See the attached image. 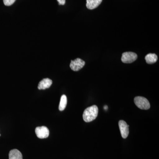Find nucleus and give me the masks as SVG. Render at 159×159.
<instances>
[{"label":"nucleus","instance_id":"1","mask_svg":"<svg viewBox=\"0 0 159 159\" xmlns=\"http://www.w3.org/2000/svg\"><path fill=\"white\" fill-rule=\"evenodd\" d=\"M98 114V107L96 105H93L86 109L83 114V118L85 122H91L97 118Z\"/></svg>","mask_w":159,"mask_h":159},{"label":"nucleus","instance_id":"2","mask_svg":"<svg viewBox=\"0 0 159 159\" xmlns=\"http://www.w3.org/2000/svg\"><path fill=\"white\" fill-rule=\"evenodd\" d=\"M134 102L137 107L142 110H148L150 108V104L148 99L144 97H135Z\"/></svg>","mask_w":159,"mask_h":159},{"label":"nucleus","instance_id":"3","mask_svg":"<svg viewBox=\"0 0 159 159\" xmlns=\"http://www.w3.org/2000/svg\"><path fill=\"white\" fill-rule=\"evenodd\" d=\"M138 55L132 52H124L122 54L121 60L124 63H131L136 60Z\"/></svg>","mask_w":159,"mask_h":159},{"label":"nucleus","instance_id":"4","mask_svg":"<svg viewBox=\"0 0 159 159\" xmlns=\"http://www.w3.org/2000/svg\"><path fill=\"white\" fill-rule=\"evenodd\" d=\"M85 62L84 61L78 58L74 61L71 60L70 64V67L72 70L78 71L83 68L85 65Z\"/></svg>","mask_w":159,"mask_h":159},{"label":"nucleus","instance_id":"5","mask_svg":"<svg viewBox=\"0 0 159 159\" xmlns=\"http://www.w3.org/2000/svg\"><path fill=\"white\" fill-rule=\"evenodd\" d=\"M35 132L38 138L40 139H46L48 137L49 135V129L44 126L36 127Z\"/></svg>","mask_w":159,"mask_h":159},{"label":"nucleus","instance_id":"6","mask_svg":"<svg viewBox=\"0 0 159 159\" xmlns=\"http://www.w3.org/2000/svg\"><path fill=\"white\" fill-rule=\"evenodd\" d=\"M119 125L122 138L124 139H126L129 134V125H127V123L123 120H120L119 121Z\"/></svg>","mask_w":159,"mask_h":159},{"label":"nucleus","instance_id":"7","mask_svg":"<svg viewBox=\"0 0 159 159\" xmlns=\"http://www.w3.org/2000/svg\"><path fill=\"white\" fill-rule=\"evenodd\" d=\"M52 84V80L49 78H45L40 81L38 88L39 90L48 89Z\"/></svg>","mask_w":159,"mask_h":159},{"label":"nucleus","instance_id":"8","mask_svg":"<svg viewBox=\"0 0 159 159\" xmlns=\"http://www.w3.org/2000/svg\"><path fill=\"white\" fill-rule=\"evenodd\" d=\"M102 0H86V7L92 10L97 8L102 2Z\"/></svg>","mask_w":159,"mask_h":159},{"label":"nucleus","instance_id":"9","mask_svg":"<svg viewBox=\"0 0 159 159\" xmlns=\"http://www.w3.org/2000/svg\"><path fill=\"white\" fill-rule=\"evenodd\" d=\"M9 159H23L22 155L17 149H12L9 152Z\"/></svg>","mask_w":159,"mask_h":159},{"label":"nucleus","instance_id":"10","mask_svg":"<svg viewBox=\"0 0 159 159\" xmlns=\"http://www.w3.org/2000/svg\"><path fill=\"white\" fill-rule=\"evenodd\" d=\"M157 56L155 54H148L145 56L146 62L148 64H152L157 62Z\"/></svg>","mask_w":159,"mask_h":159},{"label":"nucleus","instance_id":"11","mask_svg":"<svg viewBox=\"0 0 159 159\" xmlns=\"http://www.w3.org/2000/svg\"><path fill=\"white\" fill-rule=\"evenodd\" d=\"M67 103V99L65 95H63L61 97L59 105V110L60 111L64 110Z\"/></svg>","mask_w":159,"mask_h":159},{"label":"nucleus","instance_id":"12","mask_svg":"<svg viewBox=\"0 0 159 159\" xmlns=\"http://www.w3.org/2000/svg\"><path fill=\"white\" fill-rule=\"evenodd\" d=\"M16 0H3L4 5L6 6H10L15 2Z\"/></svg>","mask_w":159,"mask_h":159},{"label":"nucleus","instance_id":"13","mask_svg":"<svg viewBox=\"0 0 159 159\" xmlns=\"http://www.w3.org/2000/svg\"><path fill=\"white\" fill-rule=\"evenodd\" d=\"M59 5H64L66 3V0H57Z\"/></svg>","mask_w":159,"mask_h":159},{"label":"nucleus","instance_id":"14","mask_svg":"<svg viewBox=\"0 0 159 159\" xmlns=\"http://www.w3.org/2000/svg\"><path fill=\"white\" fill-rule=\"evenodd\" d=\"M104 109L105 110H107V109H108V107H107V106H105L104 107Z\"/></svg>","mask_w":159,"mask_h":159},{"label":"nucleus","instance_id":"15","mask_svg":"<svg viewBox=\"0 0 159 159\" xmlns=\"http://www.w3.org/2000/svg\"><path fill=\"white\" fill-rule=\"evenodd\" d=\"M0 136H1V135H0Z\"/></svg>","mask_w":159,"mask_h":159}]
</instances>
